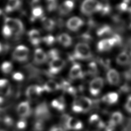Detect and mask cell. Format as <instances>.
<instances>
[{"mask_svg":"<svg viewBox=\"0 0 131 131\" xmlns=\"http://www.w3.org/2000/svg\"><path fill=\"white\" fill-rule=\"evenodd\" d=\"M35 116L36 120L45 121L50 117V113L46 103L42 102L38 104L35 110Z\"/></svg>","mask_w":131,"mask_h":131,"instance_id":"5b68a950","label":"cell"},{"mask_svg":"<svg viewBox=\"0 0 131 131\" xmlns=\"http://www.w3.org/2000/svg\"><path fill=\"white\" fill-rule=\"evenodd\" d=\"M110 60L107 58H101L100 63L104 68H108L110 65Z\"/></svg>","mask_w":131,"mask_h":131,"instance_id":"b9f144b4","label":"cell"},{"mask_svg":"<svg viewBox=\"0 0 131 131\" xmlns=\"http://www.w3.org/2000/svg\"><path fill=\"white\" fill-rule=\"evenodd\" d=\"M12 33L13 32L11 29L7 26L4 25L2 29V34L3 36L6 38H8L12 35Z\"/></svg>","mask_w":131,"mask_h":131,"instance_id":"e575fe53","label":"cell"},{"mask_svg":"<svg viewBox=\"0 0 131 131\" xmlns=\"http://www.w3.org/2000/svg\"><path fill=\"white\" fill-rule=\"evenodd\" d=\"M2 120L1 118L0 117V126H1V124H2Z\"/></svg>","mask_w":131,"mask_h":131,"instance_id":"f5cc1de1","label":"cell"},{"mask_svg":"<svg viewBox=\"0 0 131 131\" xmlns=\"http://www.w3.org/2000/svg\"><path fill=\"white\" fill-rule=\"evenodd\" d=\"M89 123L98 129H102L105 127V123L97 114H93L89 118Z\"/></svg>","mask_w":131,"mask_h":131,"instance_id":"e0dca14e","label":"cell"},{"mask_svg":"<svg viewBox=\"0 0 131 131\" xmlns=\"http://www.w3.org/2000/svg\"><path fill=\"white\" fill-rule=\"evenodd\" d=\"M4 99V96L2 95V94L1 93V92L0 91V104L3 103Z\"/></svg>","mask_w":131,"mask_h":131,"instance_id":"c3c4849f","label":"cell"},{"mask_svg":"<svg viewBox=\"0 0 131 131\" xmlns=\"http://www.w3.org/2000/svg\"><path fill=\"white\" fill-rule=\"evenodd\" d=\"M87 73L91 76H95L98 73V67L94 61L90 62L88 65Z\"/></svg>","mask_w":131,"mask_h":131,"instance_id":"f1b7e54d","label":"cell"},{"mask_svg":"<svg viewBox=\"0 0 131 131\" xmlns=\"http://www.w3.org/2000/svg\"><path fill=\"white\" fill-rule=\"evenodd\" d=\"M29 49L24 45H19L16 47L12 53V58L18 62H24L28 58Z\"/></svg>","mask_w":131,"mask_h":131,"instance_id":"277c9868","label":"cell"},{"mask_svg":"<svg viewBox=\"0 0 131 131\" xmlns=\"http://www.w3.org/2000/svg\"><path fill=\"white\" fill-rule=\"evenodd\" d=\"M117 9L121 12H125L127 11H128V4L123 2L122 3L118 4L117 6Z\"/></svg>","mask_w":131,"mask_h":131,"instance_id":"f35d334b","label":"cell"},{"mask_svg":"<svg viewBox=\"0 0 131 131\" xmlns=\"http://www.w3.org/2000/svg\"><path fill=\"white\" fill-rule=\"evenodd\" d=\"M28 36L29 40L31 44L33 46H37L42 41L39 32L36 29H32L28 32Z\"/></svg>","mask_w":131,"mask_h":131,"instance_id":"9a60e30c","label":"cell"},{"mask_svg":"<svg viewBox=\"0 0 131 131\" xmlns=\"http://www.w3.org/2000/svg\"><path fill=\"white\" fill-rule=\"evenodd\" d=\"M130 55H131V50H130Z\"/></svg>","mask_w":131,"mask_h":131,"instance_id":"9f6ffc18","label":"cell"},{"mask_svg":"<svg viewBox=\"0 0 131 131\" xmlns=\"http://www.w3.org/2000/svg\"><path fill=\"white\" fill-rule=\"evenodd\" d=\"M82 110V112H87L92 108L93 102L91 99L88 97L82 96L78 98Z\"/></svg>","mask_w":131,"mask_h":131,"instance_id":"ac0fdd59","label":"cell"},{"mask_svg":"<svg viewBox=\"0 0 131 131\" xmlns=\"http://www.w3.org/2000/svg\"><path fill=\"white\" fill-rule=\"evenodd\" d=\"M41 23L43 28L48 31H51L55 27V23L54 21L51 18L42 17L41 18Z\"/></svg>","mask_w":131,"mask_h":131,"instance_id":"484cf974","label":"cell"},{"mask_svg":"<svg viewBox=\"0 0 131 131\" xmlns=\"http://www.w3.org/2000/svg\"><path fill=\"white\" fill-rule=\"evenodd\" d=\"M116 63L120 66H125L130 61V57L128 53L125 51L119 53L116 58Z\"/></svg>","mask_w":131,"mask_h":131,"instance_id":"7402d4cb","label":"cell"},{"mask_svg":"<svg viewBox=\"0 0 131 131\" xmlns=\"http://www.w3.org/2000/svg\"><path fill=\"white\" fill-rule=\"evenodd\" d=\"M106 79L111 85H116L120 81V74L116 69H110L106 73Z\"/></svg>","mask_w":131,"mask_h":131,"instance_id":"30bf717a","label":"cell"},{"mask_svg":"<svg viewBox=\"0 0 131 131\" xmlns=\"http://www.w3.org/2000/svg\"><path fill=\"white\" fill-rule=\"evenodd\" d=\"M107 131H116L115 129H112V130H107Z\"/></svg>","mask_w":131,"mask_h":131,"instance_id":"db71d44e","label":"cell"},{"mask_svg":"<svg viewBox=\"0 0 131 131\" xmlns=\"http://www.w3.org/2000/svg\"><path fill=\"white\" fill-rule=\"evenodd\" d=\"M112 32L111 27L107 25H102L96 30V34L98 37H103L107 35Z\"/></svg>","mask_w":131,"mask_h":131,"instance_id":"4316f807","label":"cell"},{"mask_svg":"<svg viewBox=\"0 0 131 131\" xmlns=\"http://www.w3.org/2000/svg\"><path fill=\"white\" fill-rule=\"evenodd\" d=\"M13 69V65L11 62L5 61H4L1 66V69L4 74L10 73Z\"/></svg>","mask_w":131,"mask_h":131,"instance_id":"f546056e","label":"cell"},{"mask_svg":"<svg viewBox=\"0 0 131 131\" xmlns=\"http://www.w3.org/2000/svg\"><path fill=\"white\" fill-rule=\"evenodd\" d=\"M111 10V8L110 6L108 5V4H102V6L101 7V9L99 12V13L103 15H106L107 14H108V13H110Z\"/></svg>","mask_w":131,"mask_h":131,"instance_id":"74e56055","label":"cell"},{"mask_svg":"<svg viewBox=\"0 0 131 131\" xmlns=\"http://www.w3.org/2000/svg\"><path fill=\"white\" fill-rule=\"evenodd\" d=\"M50 131H64V130L61 127H57L54 126L52 127Z\"/></svg>","mask_w":131,"mask_h":131,"instance_id":"7dc6e473","label":"cell"},{"mask_svg":"<svg viewBox=\"0 0 131 131\" xmlns=\"http://www.w3.org/2000/svg\"><path fill=\"white\" fill-rule=\"evenodd\" d=\"M34 1H35V2H36V1H38V0H34Z\"/></svg>","mask_w":131,"mask_h":131,"instance_id":"11a10c76","label":"cell"},{"mask_svg":"<svg viewBox=\"0 0 131 131\" xmlns=\"http://www.w3.org/2000/svg\"><path fill=\"white\" fill-rule=\"evenodd\" d=\"M74 3L72 0H66L59 6V12L61 15H67L70 13L74 8Z\"/></svg>","mask_w":131,"mask_h":131,"instance_id":"4fadbf2b","label":"cell"},{"mask_svg":"<svg viewBox=\"0 0 131 131\" xmlns=\"http://www.w3.org/2000/svg\"><path fill=\"white\" fill-rule=\"evenodd\" d=\"M42 88L43 89V91H46L48 92L55 91L60 88L59 83L54 80H48L44 84Z\"/></svg>","mask_w":131,"mask_h":131,"instance_id":"d6986e66","label":"cell"},{"mask_svg":"<svg viewBox=\"0 0 131 131\" xmlns=\"http://www.w3.org/2000/svg\"><path fill=\"white\" fill-rule=\"evenodd\" d=\"M123 120V116L122 114L120 112L116 111L112 114L109 122L116 126V125L122 123Z\"/></svg>","mask_w":131,"mask_h":131,"instance_id":"d4e9b609","label":"cell"},{"mask_svg":"<svg viewBox=\"0 0 131 131\" xmlns=\"http://www.w3.org/2000/svg\"><path fill=\"white\" fill-rule=\"evenodd\" d=\"M2 47L1 43H0V52L2 51Z\"/></svg>","mask_w":131,"mask_h":131,"instance_id":"816d5d0a","label":"cell"},{"mask_svg":"<svg viewBox=\"0 0 131 131\" xmlns=\"http://www.w3.org/2000/svg\"><path fill=\"white\" fill-rule=\"evenodd\" d=\"M24 25L20 20L17 18H14V25L12 29V32L16 36L20 35L24 32Z\"/></svg>","mask_w":131,"mask_h":131,"instance_id":"cb8c5ba5","label":"cell"},{"mask_svg":"<svg viewBox=\"0 0 131 131\" xmlns=\"http://www.w3.org/2000/svg\"><path fill=\"white\" fill-rule=\"evenodd\" d=\"M83 20L79 17L74 16L68 20L66 23L67 27L72 31H76L83 26Z\"/></svg>","mask_w":131,"mask_h":131,"instance_id":"ba28073f","label":"cell"},{"mask_svg":"<svg viewBox=\"0 0 131 131\" xmlns=\"http://www.w3.org/2000/svg\"><path fill=\"white\" fill-rule=\"evenodd\" d=\"M72 111L75 113H79L82 112V110L78 98L75 99L74 100L72 104Z\"/></svg>","mask_w":131,"mask_h":131,"instance_id":"1f68e13d","label":"cell"},{"mask_svg":"<svg viewBox=\"0 0 131 131\" xmlns=\"http://www.w3.org/2000/svg\"><path fill=\"white\" fill-rule=\"evenodd\" d=\"M43 11L40 6H36L33 8L32 10V16L34 18H38L42 16Z\"/></svg>","mask_w":131,"mask_h":131,"instance_id":"4dcf8cb0","label":"cell"},{"mask_svg":"<svg viewBox=\"0 0 131 131\" xmlns=\"http://www.w3.org/2000/svg\"><path fill=\"white\" fill-rule=\"evenodd\" d=\"M48 57L49 56L51 58L53 59L54 58L59 57L58 56V52L55 49H53L50 50L48 53Z\"/></svg>","mask_w":131,"mask_h":131,"instance_id":"60d3db41","label":"cell"},{"mask_svg":"<svg viewBox=\"0 0 131 131\" xmlns=\"http://www.w3.org/2000/svg\"><path fill=\"white\" fill-rule=\"evenodd\" d=\"M118 94L116 92H110L104 95L102 98V101L109 104H113L116 103L118 100Z\"/></svg>","mask_w":131,"mask_h":131,"instance_id":"ffe728a7","label":"cell"},{"mask_svg":"<svg viewBox=\"0 0 131 131\" xmlns=\"http://www.w3.org/2000/svg\"><path fill=\"white\" fill-rule=\"evenodd\" d=\"M84 76V73L82 71L81 66L77 63H74L71 67L69 77L71 79L75 80L77 79H80Z\"/></svg>","mask_w":131,"mask_h":131,"instance_id":"7c38bea8","label":"cell"},{"mask_svg":"<svg viewBox=\"0 0 131 131\" xmlns=\"http://www.w3.org/2000/svg\"><path fill=\"white\" fill-rule=\"evenodd\" d=\"M8 83H9L8 80L6 79H0V88L4 87V86H5Z\"/></svg>","mask_w":131,"mask_h":131,"instance_id":"bcb514c9","label":"cell"},{"mask_svg":"<svg viewBox=\"0 0 131 131\" xmlns=\"http://www.w3.org/2000/svg\"><path fill=\"white\" fill-rule=\"evenodd\" d=\"M4 123L8 125H11L13 123L12 119L9 117H6L4 119Z\"/></svg>","mask_w":131,"mask_h":131,"instance_id":"f6af8a7d","label":"cell"},{"mask_svg":"<svg viewBox=\"0 0 131 131\" xmlns=\"http://www.w3.org/2000/svg\"><path fill=\"white\" fill-rule=\"evenodd\" d=\"M20 5L19 0H8L5 7L6 12H11L19 8Z\"/></svg>","mask_w":131,"mask_h":131,"instance_id":"83f0119b","label":"cell"},{"mask_svg":"<svg viewBox=\"0 0 131 131\" xmlns=\"http://www.w3.org/2000/svg\"><path fill=\"white\" fill-rule=\"evenodd\" d=\"M43 91L42 86L38 85H31L26 90V95L30 99H34Z\"/></svg>","mask_w":131,"mask_h":131,"instance_id":"9c48e42d","label":"cell"},{"mask_svg":"<svg viewBox=\"0 0 131 131\" xmlns=\"http://www.w3.org/2000/svg\"><path fill=\"white\" fill-rule=\"evenodd\" d=\"M123 2H124L126 4H128V3H129L131 1V0H123Z\"/></svg>","mask_w":131,"mask_h":131,"instance_id":"681fc988","label":"cell"},{"mask_svg":"<svg viewBox=\"0 0 131 131\" xmlns=\"http://www.w3.org/2000/svg\"><path fill=\"white\" fill-rule=\"evenodd\" d=\"M57 41L64 47H70L72 43L71 37L67 33H62L57 37Z\"/></svg>","mask_w":131,"mask_h":131,"instance_id":"44dd1931","label":"cell"},{"mask_svg":"<svg viewBox=\"0 0 131 131\" xmlns=\"http://www.w3.org/2000/svg\"><path fill=\"white\" fill-rule=\"evenodd\" d=\"M128 12L129 13V14H130V16H131V7H130V8H128Z\"/></svg>","mask_w":131,"mask_h":131,"instance_id":"f907efd6","label":"cell"},{"mask_svg":"<svg viewBox=\"0 0 131 131\" xmlns=\"http://www.w3.org/2000/svg\"><path fill=\"white\" fill-rule=\"evenodd\" d=\"M48 59L47 54L41 49H36L34 53V60L37 64H42L45 63Z\"/></svg>","mask_w":131,"mask_h":131,"instance_id":"2e32d148","label":"cell"},{"mask_svg":"<svg viewBox=\"0 0 131 131\" xmlns=\"http://www.w3.org/2000/svg\"><path fill=\"white\" fill-rule=\"evenodd\" d=\"M124 107L127 112L131 113V95L128 97Z\"/></svg>","mask_w":131,"mask_h":131,"instance_id":"7bdbcfd3","label":"cell"},{"mask_svg":"<svg viewBox=\"0 0 131 131\" xmlns=\"http://www.w3.org/2000/svg\"><path fill=\"white\" fill-rule=\"evenodd\" d=\"M12 78L14 80L16 81H20L24 79V76L22 73L18 72H15L13 74Z\"/></svg>","mask_w":131,"mask_h":131,"instance_id":"ab89813d","label":"cell"},{"mask_svg":"<svg viewBox=\"0 0 131 131\" xmlns=\"http://www.w3.org/2000/svg\"><path fill=\"white\" fill-rule=\"evenodd\" d=\"M83 127L82 122L78 119L70 117L67 124V129H73L75 130H79Z\"/></svg>","mask_w":131,"mask_h":131,"instance_id":"5bb4252c","label":"cell"},{"mask_svg":"<svg viewBox=\"0 0 131 131\" xmlns=\"http://www.w3.org/2000/svg\"><path fill=\"white\" fill-rule=\"evenodd\" d=\"M42 41L47 46L52 45L55 41V37L52 35H48L42 38Z\"/></svg>","mask_w":131,"mask_h":131,"instance_id":"836d02e7","label":"cell"},{"mask_svg":"<svg viewBox=\"0 0 131 131\" xmlns=\"http://www.w3.org/2000/svg\"><path fill=\"white\" fill-rule=\"evenodd\" d=\"M121 40V37L118 34H114L110 38H103L97 43L98 51L100 52L109 51L114 46L120 44Z\"/></svg>","mask_w":131,"mask_h":131,"instance_id":"6da1fadb","label":"cell"},{"mask_svg":"<svg viewBox=\"0 0 131 131\" xmlns=\"http://www.w3.org/2000/svg\"><path fill=\"white\" fill-rule=\"evenodd\" d=\"M51 105L53 107L59 111H63L66 107V102L64 97L61 96L54 99L51 102Z\"/></svg>","mask_w":131,"mask_h":131,"instance_id":"603a6c76","label":"cell"},{"mask_svg":"<svg viewBox=\"0 0 131 131\" xmlns=\"http://www.w3.org/2000/svg\"><path fill=\"white\" fill-rule=\"evenodd\" d=\"M102 4L98 0H84L80 7L81 12L85 15H91L95 13L99 12Z\"/></svg>","mask_w":131,"mask_h":131,"instance_id":"7a4b0ae2","label":"cell"},{"mask_svg":"<svg viewBox=\"0 0 131 131\" xmlns=\"http://www.w3.org/2000/svg\"><path fill=\"white\" fill-rule=\"evenodd\" d=\"M122 131H131V118L126 119L124 121Z\"/></svg>","mask_w":131,"mask_h":131,"instance_id":"d590c367","label":"cell"},{"mask_svg":"<svg viewBox=\"0 0 131 131\" xmlns=\"http://www.w3.org/2000/svg\"><path fill=\"white\" fill-rule=\"evenodd\" d=\"M47 9L49 12L55 10L57 7V0H46Z\"/></svg>","mask_w":131,"mask_h":131,"instance_id":"d6a6232c","label":"cell"},{"mask_svg":"<svg viewBox=\"0 0 131 131\" xmlns=\"http://www.w3.org/2000/svg\"><path fill=\"white\" fill-rule=\"evenodd\" d=\"M65 66V61L62 58L57 57L52 59L49 63V72L52 74L60 72Z\"/></svg>","mask_w":131,"mask_h":131,"instance_id":"52a82bcc","label":"cell"},{"mask_svg":"<svg viewBox=\"0 0 131 131\" xmlns=\"http://www.w3.org/2000/svg\"><path fill=\"white\" fill-rule=\"evenodd\" d=\"M44 128V122L36 120L34 125V129L35 131H42Z\"/></svg>","mask_w":131,"mask_h":131,"instance_id":"8d00e7d4","label":"cell"},{"mask_svg":"<svg viewBox=\"0 0 131 131\" xmlns=\"http://www.w3.org/2000/svg\"><path fill=\"white\" fill-rule=\"evenodd\" d=\"M0 13H1V11H0Z\"/></svg>","mask_w":131,"mask_h":131,"instance_id":"6f0895ef","label":"cell"},{"mask_svg":"<svg viewBox=\"0 0 131 131\" xmlns=\"http://www.w3.org/2000/svg\"><path fill=\"white\" fill-rule=\"evenodd\" d=\"M16 126H17V127L18 129H23L25 128L26 127L27 122H26L25 120L21 119L20 120L18 121V122L16 124Z\"/></svg>","mask_w":131,"mask_h":131,"instance_id":"ee69618b","label":"cell"},{"mask_svg":"<svg viewBox=\"0 0 131 131\" xmlns=\"http://www.w3.org/2000/svg\"><path fill=\"white\" fill-rule=\"evenodd\" d=\"M73 56L78 59H89L92 56L90 47L85 42L78 43L74 49Z\"/></svg>","mask_w":131,"mask_h":131,"instance_id":"3957f363","label":"cell"},{"mask_svg":"<svg viewBox=\"0 0 131 131\" xmlns=\"http://www.w3.org/2000/svg\"><path fill=\"white\" fill-rule=\"evenodd\" d=\"M17 113L22 118L29 116L31 114L30 106L28 102L23 101L20 102L17 107Z\"/></svg>","mask_w":131,"mask_h":131,"instance_id":"8fae6325","label":"cell"},{"mask_svg":"<svg viewBox=\"0 0 131 131\" xmlns=\"http://www.w3.org/2000/svg\"><path fill=\"white\" fill-rule=\"evenodd\" d=\"M104 85V80L102 77H97L93 78L89 84V91L93 96L98 95Z\"/></svg>","mask_w":131,"mask_h":131,"instance_id":"8992f818","label":"cell"}]
</instances>
